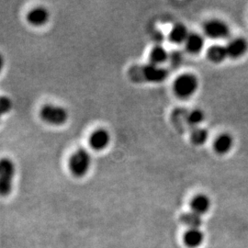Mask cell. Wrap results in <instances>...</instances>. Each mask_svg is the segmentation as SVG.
Returning <instances> with one entry per match:
<instances>
[{"label":"cell","mask_w":248,"mask_h":248,"mask_svg":"<svg viewBox=\"0 0 248 248\" xmlns=\"http://www.w3.org/2000/svg\"><path fill=\"white\" fill-rule=\"evenodd\" d=\"M184 244L187 248H199L204 240V233L201 229H188L183 236Z\"/></svg>","instance_id":"cell-11"},{"label":"cell","mask_w":248,"mask_h":248,"mask_svg":"<svg viewBox=\"0 0 248 248\" xmlns=\"http://www.w3.org/2000/svg\"><path fill=\"white\" fill-rule=\"evenodd\" d=\"M205 34L212 39H224L230 33L229 27L219 19H212L204 25Z\"/></svg>","instance_id":"cell-6"},{"label":"cell","mask_w":248,"mask_h":248,"mask_svg":"<svg viewBox=\"0 0 248 248\" xmlns=\"http://www.w3.org/2000/svg\"><path fill=\"white\" fill-rule=\"evenodd\" d=\"M185 46L188 53H200L204 46L203 37L195 32H191L186 38Z\"/></svg>","instance_id":"cell-13"},{"label":"cell","mask_w":248,"mask_h":248,"mask_svg":"<svg viewBox=\"0 0 248 248\" xmlns=\"http://www.w3.org/2000/svg\"><path fill=\"white\" fill-rule=\"evenodd\" d=\"M91 166V156L85 148L76 151L69 159V170L77 177H84Z\"/></svg>","instance_id":"cell-3"},{"label":"cell","mask_w":248,"mask_h":248,"mask_svg":"<svg viewBox=\"0 0 248 248\" xmlns=\"http://www.w3.org/2000/svg\"><path fill=\"white\" fill-rule=\"evenodd\" d=\"M209 137V133L202 128H195L191 133H190V140L192 143L196 145H202L204 142L207 141Z\"/></svg>","instance_id":"cell-18"},{"label":"cell","mask_w":248,"mask_h":248,"mask_svg":"<svg viewBox=\"0 0 248 248\" xmlns=\"http://www.w3.org/2000/svg\"><path fill=\"white\" fill-rule=\"evenodd\" d=\"M129 76L133 81L145 80L147 82L159 83L168 78L169 72L159 65L149 63L141 67H133L129 72Z\"/></svg>","instance_id":"cell-1"},{"label":"cell","mask_w":248,"mask_h":248,"mask_svg":"<svg viewBox=\"0 0 248 248\" xmlns=\"http://www.w3.org/2000/svg\"><path fill=\"white\" fill-rule=\"evenodd\" d=\"M3 67H4V58H3L2 54L0 53V72L3 70Z\"/></svg>","instance_id":"cell-21"},{"label":"cell","mask_w":248,"mask_h":248,"mask_svg":"<svg viewBox=\"0 0 248 248\" xmlns=\"http://www.w3.org/2000/svg\"><path fill=\"white\" fill-rule=\"evenodd\" d=\"M16 168L13 161L8 157L0 158V196H9L13 187Z\"/></svg>","instance_id":"cell-2"},{"label":"cell","mask_w":248,"mask_h":248,"mask_svg":"<svg viewBox=\"0 0 248 248\" xmlns=\"http://www.w3.org/2000/svg\"><path fill=\"white\" fill-rule=\"evenodd\" d=\"M198 79L194 75L184 74L178 77L174 83V91L178 98L191 97L198 89Z\"/></svg>","instance_id":"cell-4"},{"label":"cell","mask_w":248,"mask_h":248,"mask_svg":"<svg viewBox=\"0 0 248 248\" xmlns=\"http://www.w3.org/2000/svg\"><path fill=\"white\" fill-rule=\"evenodd\" d=\"M12 108V101L6 96L0 97V116L9 113Z\"/></svg>","instance_id":"cell-20"},{"label":"cell","mask_w":248,"mask_h":248,"mask_svg":"<svg viewBox=\"0 0 248 248\" xmlns=\"http://www.w3.org/2000/svg\"><path fill=\"white\" fill-rule=\"evenodd\" d=\"M50 18V13L44 7H38L31 9L27 14V19L30 24L33 26H43L47 23Z\"/></svg>","instance_id":"cell-9"},{"label":"cell","mask_w":248,"mask_h":248,"mask_svg":"<svg viewBox=\"0 0 248 248\" xmlns=\"http://www.w3.org/2000/svg\"><path fill=\"white\" fill-rule=\"evenodd\" d=\"M232 143L233 140L230 134L222 133L219 135L213 142V148L216 153L220 155H224L232 149Z\"/></svg>","instance_id":"cell-12"},{"label":"cell","mask_w":248,"mask_h":248,"mask_svg":"<svg viewBox=\"0 0 248 248\" xmlns=\"http://www.w3.org/2000/svg\"><path fill=\"white\" fill-rule=\"evenodd\" d=\"M188 35H189V32L186 27L181 23H177L170 31L169 40L174 44H182V43L185 44Z\"/></svg>","instance_id":"cell-14"},{"label":"cell","mask_w":248,"mask_h":248,"mask_svg":"<svg viewBox=\"0 0 248 248\" xmlns=\"http://www.w3.org/2000/svg\"><path fill=\"white\" fill-rule=\"evenodd\" d=\"M151 63L159 65L169 60V53L162 46H155L150 53Z\"/></svg>","instance_id":"cell-17"},{"label":"cell","mask_w":248,"mask_h":248,"mask_svg":"<svg viewBox=\"0 0 248 248\" xmlns=\"http://www.w3.org/2000/svg\"><path fill=\"white\" fill-rule=\"evenodd\" d=\"M248 44L247 40L243 38H235L231 40L226 46L228 56L231 58H239L247 53Z\"/></svg>","instance_id":"cell-8"},{"label":"cell","mask_w":248,"mask_h":248,"mask_svg":"<svg viewBox=\"0 0 248 248\" xmlns=\"http://www.w3.org/2000/svg\"><path fill=\"white\" fill-rule=\"evenodd\" d=\"M207 56L212 62H216V63L223 62L228 57L226 46L213 45L208 50Z\"/></svg>","instance_id":"cell-16"},{"label":"cell","mask_w":248,"mask_h":248,"mask_svg":"<svg viewBox=\"0 0 248 248\" xmlns=\"http://www.w3.org/2000/svg\"><path fill=\"white\" fill-rule=\"evenodd\" d=\"M186 122L191 126H198L204 121V113L201 109H193L186 116Z\"/></svg>","instance_id":"cell-19"},{"label":"cell","mask_w":248,"mask_h":248,"mask_svg":"<svg viewBox=\"0 0 248 248\" xmlns=\"http://www.w3.org/2000/svg\"><path fill=\"white\" fill-rule=\"evenodd\" d=\"M181 222L188 227V229H200L202 224V215L197 214L193 212L183 213L180 217Z\"/></svg>","instance_id":"cell-15"},{"label":"cell","mask_w":248,"mask_h":248,"mask_svg":"<svg viewBox=\"0 0 248 248\" xmlns=\"http://www.w3.org/2000/svg\"><path fill=\"white\" fill-rule=\"evenodd\" d=\"M40 115L46 124L59 126L65 124L68 119V113L62 107L53 104H46L41 108Z\"/></svg>","instance_id":"cell-5"},{"label":"cell","mask_w":248,"mask_h":248,"mask_svg":"<svg viewBox=\"0 0 248 248\" xmlns=\"http://www.w3.org/2000/svg\"><path fill=\"white\" fill-rule=\"evenodd\" d=\"M110 141V135L105 129L94 131L89 137V144L92 149L101 151L105 149Z\"/></svg>","instance_id":"cell-7"},{"label":"cell","mask_w":248,"mask_h":248,"mask_svg":"<svg viewBox=\"0 0 248 248\" xmlns=\"http://www.w3.org/2000/svg\"><path fill=\"white\" fill-rule=\"evenodd\" d=\"M211 208V201L209 197L204 194H199L195 196L191 202H190V209L191 212L202 215L207 213Z\"/></svg>","instance_id":"cell-10"}]
</instances>
